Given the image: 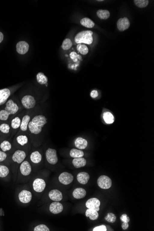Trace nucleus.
Masks as SVG:
<instances>
[{"label":"nucleus","mask_w":154,"mask_h":231,"mask_svg":"<svg viewBox=\"0 0 154 231\" xmlns=\"http://www.w3.org/2000/svg\"><path fill=\"white\" fill-rule=\"evenodd\" d=\"M20 110V107L12 99L8 100L5 103L4 109L0 110V121H8L11 117L18 114Z\"/></svg>","instance_id":"1"},{"label":"nucleus","mask_w":154,"mask_h":231,"mask_svg":"<svg viewBox=\"0 0 154 231\" xmlns=\"http://www.w3.org/2000/svg\"><path fill=\"white\" fill-rule=\"evenodd\" d=\"M47 123V118L43 115H37L31 118L28 129L31 134L38 135L42 131L43 128Z\"/></svg>","instance_id":"2"},{"label":"nucleus","mask_w":154,"mask_h":231,"mask_svg":"<svg viewBox=\"0 0 154 231\" xmlns=\"http://www.w3.org/2000/svg\"><path fill=\"white\" fill-rule=\"evenodd\" d=\"M93 32L91 31H83L79 32L75 36V42L77 44H87L91 45L93 41Z\"/></svg>","instance_id":"3"},{"label":"nucleus","mask_w":154,"mask_h":231,"mask_svg":"<svg viewBox=\"0 0 154 231\" xmlns=\"http://www.w3.org/2000/svg\"><path fill=\"white\" fill-rule=\"evenodd\" d=\"M21 103L26 109H31L36 106V101L33 96L30 95H26L22 97Z\"/></svg>","instance_id":"4"},{"label":"nucleus","mask_w":154,"mask_h":231,"mask_svg":"<svg viewBox=\"0 0 154 231\" xmlns=\"http://www.w3.org/2000/svg\"><path fill=\"white\" fill-rule=\"evenodd\" d=\"M46 158L48 162L52 165H55L58 161L57 150L53 149L48 148L45 152Z\"/></svg>","instance_id":"5"},{"label":"nucleus","mask_w":154,"mask_h":231,"mask_svg":"<svg viewBox=\"0 0 154 231\" xmlns=\"http://www.w3.org/2000/svg\"><path fill=\"white\" fill-rule=\"evenodd\" d=\"M98 186L103 189H109L112 186L110 178L106 175L100 176L97 180Z\"/></svg>","instance_id":"6"},{"label":"nucleus","mask_w":154,"mask_h":231,"mask_svg":"<svg viewBox=\"0 0 154 231\" xmlns=\"http://www.w3.org/2000/svg\"><path fill=\"white\" fill-rule=\"evenodd\" d=\"M46 182L45 180L40 178L35 179L33 182V188L37 192H42L46 187Z\"/></svg>","instance_id":"7"},{"label":"nucleus","mask_w":154,"mask_h":231,"mask_svg":"<svg viewBox=\"0 0 154 231\" xmlns=\"http://www.w3.org/2000/svg\"><path fill=\"white\" fill-rule=\"evenodd\" d=\"M74 179L73 175L68 172H63L59 176V180L61 184L68 185L71 184Z\"/></svg>","instance_id":"8"},{"label":"nucleus","mask_w":154,"mask_h":231,"mask_svg":"<svg viewBox=\"0 0 154 231\" xmlns=\"http://www.w3.org/2000/svg\"><path fill=\"white\" fill-rule=\"evenodd\" d=\"M26 153L24 150H16L12 156V160L14 162H17L18 164H21L26 158Z\"/></svg>","instance_id":"9"},{"label":"nucleus","mask_w":154,"mask_h":231,"mask_svg":"<svg viewBox=\"0 0 154 231\" xmlns=\"http://www.w3.org/2000/svg\"><path fill=\"white\" fill-rule=\"evenodd\" d=\"M101 202L97 198H91L87 201L85 204L86 207L88 208H91L95 211H98L100 210Z\"/></svg>","instance_id":"10"},{"label":"nucleus","mask_w":154,"mask_h":231,"mask_svg":"<svg viewBox=\"0 0 154 231\" xmlns=\"http://www.w3.org/2000/svg\"><path fill=\"white\" fill-rule=\"evenodd\" d=\"M32 193L27 190H22L19 194V199L20 201L24 204L29 203L32 200Z\"/></svg>","instance_id":"11"},{"label":"nucleus","mask_w":154,"mask_h":231,"mask_svg":"<svg viewBox=\"0 0 154 231\" xmlns=\"http://www.w3.org/2000/svg\"><path fill=\"white\" fill-rule=\"evenodd\" d=\"M130 26V23L127 17L121 18L118 20L117 23L118 29L121 32H123L128 29Z\"/></svg>","instance_id":"12"},{"label":"nucleus","mask_w":154,"mask_h":231,"mask_svg":"<svg viewBox=\"0 0 154 231\" xmlns=\"http://www.w3.org/2000/svg\"><path fill=\"white\" fill-rule=\"evenodd\" d=\"M32 166L28 161H24L21 163L20 166V171L24 176H28L32 172Z\"/></svg>","instance_id":"13"},{"label":"nucleus","mask_w":154,"mask_h":231,"mask_svg":"<svg viewBox=\"0 0 154 231\" xmlns=\"http://www.w3.org/2000/svg\"><path fill=\"white\" fill-rule=\"evenodd\" d=\"M29 44L26 41H20L16 45L17 52L20 54H26L29 51Z\"/></svg>","instance_id":"14"},{"label":"nucleus","mask_w":154,"mask_h":231,"mask_svg":"<svg viewBox=\"0 0 154 231\" xmlns=\"http://www.w3.org/2000/svg\"><path fill=\"white\" fill-rule=\"evenodd\" d=\"M63 210V206L59 202H52L50 206V211L53 214H58Z\"/></svg>","instance_id":"15"},{"label":"nucleus","mask_w":154,"mask_h":231,"mask_svg":"<svg viewBox=\"0 0 154 231\" xmlns=\"http://www.w3.org/2000/svg\"><path fill=\"white\" fill-rule=\"evenodd\" d=\"M11 94V91L8 88L0 90V106L7 102Z\"/></svg>","instance_id":"16"},{"label":"nucleus","mask_w":154,"mask_h":231,"mask_svg":"<svg viewBox=\"0 0 154 231\" xmlns=\"http://www.w3.org/2000/svg\"><path fill=\"white\" fill-rule=\"evenodd\" d=\"M48 196L51 200L54 202H60L63 199L62 193L57 189L51 190L48 193Z\"/></svg>","instance_id":"17"},{"label":"nucleus","mask_w":154,"mask_h":231,"mask_svg":"<svg viewBox=\"0 0 154 231\" xmlns=\"http://www.w3.org/2000/svg\"><path fill=\"white\" fill-rule=\"evenodd\" d=\"M31 118H32L31 116L28 114H26L23 116L21 120L20 127L21 131L24 132H26L27 131L28 124L31 121Z\"/></svg>","instance_id":"18"},{"label":"nucleus","mask_w":154,"mask_h":231,"mask_svg":"<svg viewBox=\"0 0 154 231\" xmlns=\"http://www.w3.org/2000/svg\"><path fill=\"white\" fill-rule=\"evenodd\" d=\"M75 147L79 149H85L88 145V142L86 139L81 137H79L75 139L74 142Z\"/></svg>","instance_id":"19"},{"label":"nucleus","mask_w":154,"mask_h":231,"mask_svg":"<svg viewBox=\"0 0 154 231\" xmlns=\"http://www.w3.org/2000/svg\"><path fill=\"white\" fill-rule=\"evenodd\" d=\"M77 179L80 184L85 185L90 180V175L86 172H80L77 175Z\"/></svg>","instance_id":"20"},{"label":"nucleus","mask_w":154,"mask_h":231,"mask_svg":"<svg viewBox=\"0 0 154 231\" xmlns=\"http://www.w3.org/2000/svg\"><path fill=\"white\" fill-rule=\"evenodd\" d=\"M86 192L85 189L82 188H77L75 189L72 193L73 197L77 199H83L85 197Z\"/></svg>","instance_id":"21"},{"label":"nucleus","mask_w":154,"mask_h":231,"mask_svg":"<svg viewBox=\"0 0 154 231\" xmlns=\"http://www.w3.org/2000/svg\"><path fill=\"white\" fill-rule=\"evenodd\" d=\"M72 162L73 166L75 168H78L85 167L86 165L87 162L85 158L82 157L74 158L72 160Z\"/></svg>","instance_id":"22"},{"label":"nucleus","mask_w":154,"mask_h":231,"mask_svg":"<svg viewBox=\"0 0 154 231\" xmlns=\"http://www.w3.org/2000/svg\"><path fill=\"white\" fill-rule=\"evenodd\" d=\"M42 156L39 151H35L32 152L30 155V160L32 163L38 164L41 162Z\"/></svg>","instance_id":"23"},{"label":"nucleus","mask_w":154,"mask_h":231,"mask_svg":"<svg viewBox=\"0 0 154 231\" xmlns=\"http://www.w3.org/2000/svg\"><path fill=\"white\" fill-rule=\"evenodd\" d=\"M22 117H21L20 116H18L12 119L11 122V127L12 129L16 130L20 128Z\"/></svg>","instance_id":"24"},{"label":"nucleus","mask_w":154,"mask_h":231,"mask_svg":"<svg viewBox=\"0 0 154 231\" xmlns=\"http://www.w3.org/2000/svg\"><path fill=\"white\" fill-rule=\"evenodd\" d=\"M85 215L87 217L90 218L91 220H94L97 219L99 214L97 211L91 208H88L85 212Z\"/></svg>","instance_id":"25"},{"label":"nucleus","mask_w":154,"mask_h":231,"mask_svg":"<svg viewBox=\"0 0 154 231\" xmlns=\"http://www.w3.org/2000/svg\"><path fill=\"white\" fill-rule=\"evenodd\" d=\"M103 118L105 123L108 124H112L115 122L114 116L109 111L105 112L103 113Z\"/></svg>","instance_id":"26"},{"label":"nucleus","mask_w":154,"mask_h":231,"mask_svg":"<svg viewBox=\"0 0 154 231\" xmlns=\"http://www.w3.org/2000/svg\"><path fill=\"white\" fill-rule=\"evenodd\" d=\"M37 82L40 85H45L47 84L48 79L47 76L42 72H39L36 75Z\"/></svg>","instance_id":"27"},{"label":"nucleus","mask_w":154,"mask_h":231,"mask_svg":"<svg viewBox=\"0 0 154 231\" xmlns=\"http://www.w3.org/2000/svg\"><path fill=\"white\" fill-rule=\"evenodd\" d=\"M70 156L72 158H79L83 157L84 156V151L81 149H72L70 151Z\"/></svg>","instance_id":"28"},{"label":"nucleus","mask_w":154,"mask_h":231,"mask_svg":"<svg viewBox=\"0 0 154 231\" xmlns=\"http://www.w3.org/2000/svg\"><path fill=\"white\" fill-rule=\"evenodd\" d=\"M80 24L84 26L89 28L93 27L95 26V23L93 21L88 18H84L80 20Z\"/></svg>","instance_id":"29"},{"label":"nucleus","mask_w":154,"mask_h":231,"mask_svg":"<svg viewBox=\"0 0 154 231\" xmlns=\"http://www.w3.org/2000/svg\"><path fill=\"white\" fill-rule=\"evenodd\" d=\"M98 18L102 20H107L110 17V13L108 10L100 9L97 12Z\"/></svg>","instance_id":"30"},{"label":"nucleus","mask_w":154,"mask_h":231,"mask_svg":"<svg viewBox=\"0 0 154 231\" xmlns=\"http://www.w3.org/2000/svg\"><path fill=\"white\" fill-rule=\"evenodd\" d=\"M17 143L21 146H25L28 143V138L25 135H20L18 136L16 138Z\"/></svg>","instance_id":"31"},{"label":"nucleus","mask_w":154,"mask_h":231,"mask_svg":"<svg viewBox=\"0 0 154 231\" xmlns=\"http://www.w3.org/2000/svg\"><path fill=\"white\" fill-rule=\"evenodd\" d=\"M0 148L4 152L9 151L12 148V145L9 141L4 140L0 144Z\"/></svg>","instance_id":"32"},{"label":"nucleus","mask_w":154,"mask_h":231,"mask_svg":"<svg viewBox=\"0 0 154 231\" xmlns=\"http://www.w3.org/2000/svg\"><path fill=\"white\" fill-rule=\"evenodd\" d=\"M8 168L4 165H0V178H4L9 174Z\"/></svg>","instance_id":"33"},{"label":"nucleus","mask_w":154,"mask_h":231,"mask_svg":"<svg viewBox=\"0 0 154 231\" xmlns=\"http://www.w3.org/2000/svg\"><path fill=\"white\" fill-rule=\"evenodd\" d=\"M77 49L80 54L84 55L87 54L89 51L88 47L85 45L81 44H79L77 46Z\"/></svg>","instance_id":"34"},{"label":"nucleus","mask_w":154,"mask_h":231,"mask_svg":"<svg viewBox=\"0 0 154 231\" xmlns=\"http://www.w3.org/2000/svg\"><path fill=\"white\" fill-rule=\"evenodd\" d=\"M10 126L8 124L3 123L0 125V131L4 134H8L10 131Z\"/></svg>","instance_id":"35"},{"label":"nucleus","mask_w":154,"mask_h":231,"mask_svg":"<svg viewBox=\"0 0 154 231\" xmlns=\"http://www.w3.org/2000/svg\"><path fill=\"white\" fill-rule=\"evenodd\" d=\"M135 4L140 8H143L147 7L149 4L148 0H134Z\"/></svg>","instance_id":"36"},{"label":"nucleus","mask_w":154,"mask_h":231,"mask_svg":"<svg viewBox=\"0 0 154 231\" xmlns=\"http://www.w3.org/2000/svg\"><path fill=\"white\" fill-rule=\"evenodd\" d=\"M72 42L70 39L66 38L62 43V48L65 51L68 50L72 46Z\"/></svg>","instance_id":"37"},{"label":"nucleus","mask_w":154,"mask_h":231,"mask_svg":"<svg viewBox=\"0 0 154 231\" xmlns=\"http://www.w3.org/2000/svg\"><path fill=\"white\" fill-rule=\"evenodd\" d=\"M105 219L110 223H114L116 220V216L112 213H109L105 217Z\"/></svg>","instance_id":"38"},{"label":"nucleus","mask_w":154,"mask_h":231,"mask_svg":"<svg viewBox=\"0 0 154 231\" xmlns=\"http://www.w3.org/2000/svg\"><path fill=\"white\" fill-rule=\"evenodd\" d=\"M34 231H50V229L47 226L44 224H40L37 226L34 229Z\"/></svg>","instance_id":"39"},{"label":"nucleus","mask_w":154,"mask_h":231,"mask_svg":"<svg viewBox=\"0 0 154 231\" xmlns=\"http://www.w3.org/2000/svg\"><path fill=\"white\" fill-rule=\"evenodd\" d=\"M93 231H107V229L106 226L102 225L99 226H96L93 229Z\"/></svg>","instance_id":"40"},{"label":"nucleus","mask_w":154,"mask_h":231,"mask_svg":"<svg viewBox=\"0 0 154 231\" xmlns=\"http://www.w3.org/2000/svg\"><path fill=\"white\" fill-rule=\"evenodd\" d=\"M121 221L123 222H127L129 223L130 221V218L126 214H123L120 217Z\"/></svg>","instance_id":"41"},{"label":"nucleus","mask_w":154,"mask_h":231,"mask_svg":"<svg viewBox=\"0 0 154 231\" xmlns=\"http://www.w3.org/2000/svg\"><path fill=\"white\" fill-rule=\"evenodd\" d=\"M79 56V55L77 54L75 52H72L70 54V57L75 62L77 61L78 59V57Z\"/></svg>","instance_id":"42"},{"label":"nucleus","mask_w":154,"mask_h":231,"mask_svg":"<svg viewBox=\"0 0 154 231\" xmlns=\"http://www.w3.org/2000/svg\"><path fill=\"white\" fill-rule=\"evenodd\" d=\"M7 155L5 152L0 150V162H2L7 158Z\"/></svg>","instance_id":"43"},{"label":"nucleus","mask_w":154,"mask_h":231,"mask_svg":"<svg viewBox=\"0 0 154 231\" xmlns=\"http://www.w3.org/2000/svg\"><path fill=\"white\" fill-rule=\"evenodd\" d=\"M98 92L96 90H93L92 91L91 93V97L93 98H95L97 97L98 96Z\"/></svg>","instance_id":"44"},{"label":"nucleus","mask_w":154,"mask_h":231,"mask_svg":"<svg viewBox=\"0 0 154 231\" xmlns=\"http://www.w3.org/2000/svg\"><path fill=\"white\" fill-rule=\"evenodd\" d=\"M122 228L123 230H126L128 229L129 227L128 223H127V222H123L122 223Z\"/></svg>","instance_id":"45"},{"label":"nucleus","mask_w":154,"mask_h":231,"mask_svg":"<svg viewBox=\"0 0 154 231\" xmlns=\"http://www.w3.org/2000/svg\"><path fill=\"white\" fill-rule=\"evenodd\" d=\"M3 38H4V36H3V33L1 32H0V43L2 42Z\"/></svg>","instance_id":"46"},{"label":"nucleus","mask_w":154,"mask_h":231,"mask_svg":"<svg viewBox=\"0 0 154 231\" xmlns=\"http://www.w3.org/2000/svg\"><path fill=\"white\" fill-rule=\"evenodd\" d=\"M98 2H103V0L102 1H97Z\"/></svg>","instance_id":"47"}]
</instances>
